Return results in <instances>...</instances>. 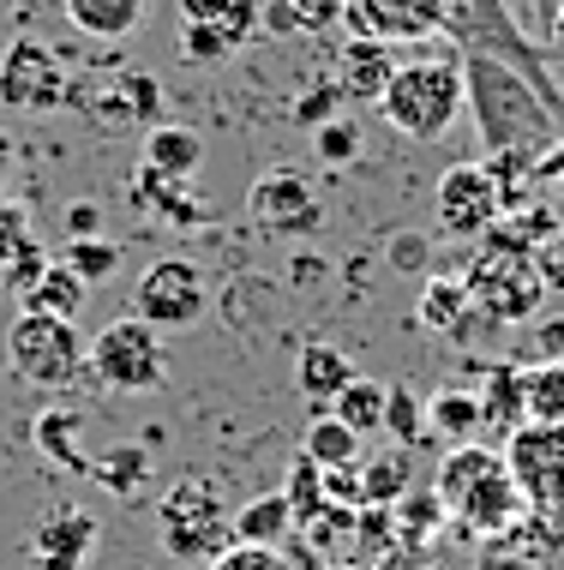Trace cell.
<instances>
[{"label": "cell", "mask_w": 564, "mask_h": 570, "mask_svg": "<svg viewBox=\"0 0 564 570\" xmlns=\"http://www.w3.org/2000/svg\"><path fill=\"white\" fill-rule=\"evenodd\" d=\"M463 109L475 115V132H481L486 157L511 150V157L541 163L553 145H564L558 115L535 97V85H528L523 72L486 60V55H463Z\"/></svg>", "instance_id": "1"}, {"label": "cell", "mask_w": 564, "mask_h": 570, "mask_svg": "<svg viewBox=\"0 0 564 570\" xmlns=\"http://www.w3.org/2000/svg\"><path fill=\"white\" fill-rule=\"evenodd\" d=\"M438 30L456 42V55H486V60H498V67L523 72V79L535 85V97L564 127V90L553 85V67H546L541 42L516 24L511 0H445V24Z\"/></svg>", "instance_id": "2"}, {"label": "cell", "mask_w": 564, "mask_h": 570, "mask_svg": "<svg viewBox=\"0 0 564 570\" xmlns=\"http://www.w3.org/2000/svg\"><path fill=\"white\" fill-rule=\"evenodd\" d=\"M438 504L456 517V529L481 534V541H493V534H505L516 517L528 511L523 492H516L511 469L498 451H486V444H451L445 462H438Z\"/></svg>", "instance_id": "3"}, {"label": "cell", "mask_w": 564, "mask_h": 570, "mask_svg": "<svg viewBox=\"0 0 564 570\" xmlns=\"http://www.w3.org/2000/svg\"><path fill=\"white\" fill-rule=\"evenodd\" d=\"M378 115L403 138H415V145L445 138L456 127V115H463V55L403 60L390 72V85L378 90Z\"/></svg>", "instance_id": "4"}, {"label": "cell", "mask_w": 564, "mask_h": 570, "mask_svg": "<svg viewBox=\"0 0 564 570\" xmlns=\"http://www.w3.org/2000/svg\"><path fill=\"white\" fill-rule=\"evenodd\" d=\"M7 361L19 384L30 391L55 396V391H72L90 366H85V336L72 318H42V313H19L7 331Z\"/></svg>", "instance_id": "5"}, {"label": "cell", "mask_w": 564, "mask_h": 570, "mask_svg": "<svg viewBox=\"0 0 564 570\" xmlns=\"http://www.w3.org/2000/svg\"><path fill=\"white\" fill-rule=\"evenodd\" d=\"M228 504H222V492L217 481H205V474H192V481H180L169 499H162V511H157V541L169 559L180 564H210L217 552L235 541L228 534Z\"/></svg>", "instance_id": "6"}, {"label": "cell", "mask_w": 564, "mask_h": 570, "mask_svg": "<svg viewBox=\"0 0 564 570\" xmlns=\"http://www.w3.org/2000/svg\"><path fill=\"white\" fill-rule=\"evenodd\" d=\"M85 366L97 384H109L120 396H139V391H157L169 379V354H162V336L145 325V318L120 313L109 318L97 336L85 343Z\"/></svg>", "instance_id": "7"}, {"label": "cell", "mask_w": 564, "mask_h": 570, "mask_svg": "<svg viewBox=\"0 0 564 570\" xmlns=\"http://www.w3.org/2000/svg\"><path fill=\"white\" fill-rule=\"evenodd\" d=\"M505 469L528 511L564 522V421H523L505 439Z\"/></svg>", "instance_id": "8"}, {"label": "cell", "mask_w": 564, "mask_h": 570, "mask_svg": "<svg viewBox=\"0 0 564 570\" xmlns=\"http://www.w3.org/2000/svg\"><path fill=\"white\" fill-rule=\"evenodd\" d=\"M258 7L265 0H180L175 12V49L192 67H217L258 37Z\"/></svg>", "instance_id": "9"}, {"label": "cell", "mask_w": 564, "mask_h": 570, "mask_svg": "<svg viewBox=\"0 0 564 570\" xmlns=\"http://www.w3.org/2000/svg\"><path fill=\"white\" fill-rule=\"evenodd\" d=\"M210 306V283L192 258H157V265L139 271V288H132V318H145L150 331H192Z\"/></svg>", "instance_id": "10"}, {"label": "cell", "mask_w": 564, "mask_h": 570, "mask_svg": "<svg viewBox=\"0 0 564 570\" xmlns=\"http://www.w3.org/2000/svg\"><path fill=\"white\" fill-rule=\"evenodd\" d=\"M0 102H7V109H24V115L72 102L67 67H60V55L42 37H12L7 49H0Z\"/></svg>", "instance_id": "11"}, {"label": "cell", "mask_w": 564, "mask_h": 570, "mask_svg": "<svg viewBox=\"0 0 564 570\" xmlns=\"http://www.w3.org/2000/svg\"><path fill=\"white\" fill-rule=\"evenodd\" d=\"M541 265L528 253H486L475 271L463 276L468 301H475L481 318H493V325H516V318H528L541 306Z\"/></svg>", "instance_id": "12"}, {"label": "cell", "mask_w": 564, "mask_h": 570, "mask_svg": "<svg viewBox=\"0 0 564 570\" xmlns=\"http://www.w3.org/2000/svg\"><path fill=\"white\" fill-rule=\"evenodd\" d=\"M433 210H438V228H445V235L481 240V235H493L498 217H505V193L486 175V163H451L445 175H438Z\"/></svg>", "instance_id": "13"}, {"label": "cell", "mask_w": 564, "mask_h": 570, "mask_svg": "<svg viewBox=\"0 0 564 570\" xmlns=\"http://www.w3.org/2000/svg\"><path fill=\"white\" fill-rule=\"evenodd\" d=\"M247 217L265 228V235H313V228L325 223V198L313 193V180L300 175V168H270V175L253 180Z\"/></svg>", "instance_id": "14"}, {"label": "cell", "mask_w": 564, "mask_h": 570, "mask_svg": "<svg viewBox=\"0 0 564 570\" xmlns=\"http://www.w3.org/2000/svg\"><path fill=\"white\" fill-rule=\"evenodd\" d=\"M348 30L373 42H426L445 24V0H348Z\"/></svg>", "instance_id": "15"}, {"label": "cell", "mask_w": 564, "mask_h": 570, "mask_svg": "<svg viewBox=\"0 0 564 570\" xmlns=\"http://www.w3.org/2000/svg\"><path fill=\"white\" fill-rule=\"evenodd\" d=\"M97 552V517L79 504H55L30 534V570H85Z\"/></svg>", "instance_id": "16"}, {"label": "cell", "mask_w": 564, "mask_h": 570, "mask_svg": "<svg viewBox=\"0 0 564 570\" xmlns=\"http://www.w3.org/2000/svg\"><path fill=\"white\" fill-rule=\"evenodd\" d=\"M396 72V49L390 42H373V37H348L343 55H337V85L343 102H378V90L390 85Z\"/></svg>", "instance_id": "17"}, {"label": "cell", "mask_w": 564, "mask_h": 570, "mask_svg": "<svg viewBox=\"0 0 564 570\" xmlns=\"http://www.w3.org/2000/svg\"><path fill=\"white\" fill-rule=\"evenodd\" d=\"M162 90L150 72H115V79L97 85V120L102 127H139V120H157Z\"/></svg>", "instance_id": "18"}, {"label": "cell", "mask_w": 564, "mask_h": 570, "mask_svg": "<svg viewBox=\"0 0 564 570\" xmlns=\"http://www.w3.org/2000/svg\"><path fill=\"white\" fill-rule=\"evenodd\" d=\"M60 12L72 19V30L90 42H127L145 24L150 0H60Z\"/></svg>", "instance_id": "19"}, {"label": "cell", "mask_w": 564, "mask_h": 570, "mask_svg": "<svg viewBox=\"0 0 564 570\" xmlns=\"http://www.w3.org/2000/svg\"><path fill=\"white\" fill-rule=\"evenodd\" d=\"M348 379H355V361H348L337 343H307V348H300L295 384H300V396H307L313 409H330V403H337V396L348 391Z\"/></svg>", "instance_id": "20"}, {"label": "cell", "mask_w": 564, "mask_h": 570, "mask_svg": "<svg viewBox=\"0 0 564 570\" xmlns=\"http://www.w3.org/2000/svg\"><path fill=\"white\" fill-rule=\"evenodd\" d=\"M127 198L145 210V217H162V223H205V205L192 198V180H162L157 168H132V187Z\"/></svg>", "instance_id": "21"}, {"label": "cell", "mask_w": 564, "mask_h": 570, "mask_svg": "<svg viewBox=\"0 0 564 570\" xmlns=\"http://www.w3.org/2000/svg\"><path fill=\"white\" fill-rule=\"evenodd\" d=\"M420 325L438 331V336H456V343L468 336V325H481V313H475V301H468L463 276H426V288H420Z\"/></svg>", "instance_id": "22"}, {"label": "cell", "mask_w": 564, "mask_h": 570, "mask_svg": "<svg viewBox=\"0 0 564 570\" xmlns=\"http://www.w3.org/2000/svg\"><path fill=\"white\" fill-rule=\"evenodd\" d=\"M145 168H157L162 180H192L198 163H205V138L192 127H169V120H157V127L145 132Z\"/></svg>", "instance_id": "23"}, {"label": "cell", "mask_w": 564, "mask_h": 570, "mask_svg": "<svg viewBox=\"0 0 564 570\" xmlns=\"http://www.w3.org/2000/svg\"><path fill=\"white\" fill-rule=\"evenodd\" d=\"M228 534H235L240 547H277L295 534V517H288V499L283 492H265V499H253V504H240L235 517H228Z\"/></svg>", "instance_id": "24"}, {"label": "cell", "mask_w": 564, "mask_h": 570, "mask_svg": "<svg viewBox=\"0 0 564 570\" xmlns=\"http://www.w3.org/2000/svg\"><path fill=\"white\" fill-rule=\"evenodd\" d=\"M85 295H90V288L79 283V276H72L67 265H60V258H49V265H42V276H37V283H30L24 295H19V313H42V318H79Z\"/></svg>", "instance_id": "25"}, {"label": "cell", "mask_w": 564, "mask_h": 570, "mask_svg": "<svg viewBox=\"0 0 564 570\" xmlns=\"http://www.w3.org/2000/svg\"><path fill=\"white\" fill-rule=\"evenodd\" d=\"M85 474L102 492H115V499H132L150 481V456H145V444H109V451H97L85 462Z\"/></svg>", "instance_id": "26"}, {"label": "cell", "mask_w": 564, "mask_h": 570, "mask_svg": "<svg viewBox=\"0 0 564 570\" xmlns=\"http://www.w3.org/2000/svg\"><path fill=\"white\" fill-rule=\"evenodd\" d=\"M300 456L318 462V469H355V462H360V439L348 433L330 409H318L307 421V433H300Z\"/></svg>", "instance_id": "27"}, {"label": "cell", "mask_w": 564, "mask_h": 570, "mask_svg": "<svg viewBox=\"0 0 564 570\" xmlns=\"http://www.w3.org/2000/svg\"><path fill=\"white\" fill-rule=\"evenodd\" d=\"M475 396H481V421L505 426V433H516V426L528 421V409H523V366H511V361L486 366V384Z\"/></svg>", "instance_id": "28"}, {"label": "cell", "mask_w": 564, "mask_h": 570, "mask_svg": "<svg viewBox=\"0 0 564 570\" xmlns=\"http://www.w3.org/2000/svg\"><path fill=\"white\" fill-rule=\"evenodd\" d=\"M475 426H481V396L475 391H433L426 396V439L475 444Z\"/></svg>", "instance_id": "29"}, {"label": "cell", "mask_w": 564, "mask_h": 570, "mask_svg": "<svg viewBox=\"0 0 564 570\" xmlns=\"http://www.w3.org/2000/svg\"><path fill=\"white\" fill-rule=\"evenodd\" d=\"M408 481H415L408 451H385V456L360 462V504L367 511H390L396 499H408Z\"/></svg>", "instance_id": "30"}, {"label": "cell", "mask_w": 564, "mask_h": 570, "mask_svg": "<svg viewBox=\"0 0 564 570\" xmlns=\"http://www.w3.org/2000/svg\"><path fill=\"white\" fill-rule=\"evenodd\" d=\"M79 414L72 409H42L37 414V426H30V439H37V451L49 456V462H60V469H72V474H85V451H79Z\"/></svg>", "instance_id": "31"}, {"label": "cell", "mask_w": 564, "mask_h": 570, "mask_svg": "<svg viewBox=\"0 0 564 570\" xmlns=\"http://www.w3.org/2000/svg\"><path fill=\"white\" fill-rule=\"evenodd\" d=\"M385 391L390 384H378V379H348V391L337 396V403H330V414H337V421L348 426V433L355 439H367V433H385Z\"/></svg>", "instance_id": "32"}, {"label": "cell", "mask_w": 564, "mask_h": 570, "mask_svg": "<svg viewBox=\"0 0 564 570\" xmlns=\"http://www.w3.org/2000/svg\"><path fill=\"white\" fill-rule=\"evenodd\" d=\"M42 265H49V253H42V240L30 235L24 223H12L7 235H0V288H12V295H24V288L42 276Z\"/></svg>", "instance_id": "33"}, {"label": "cell", "mask_w": 564, "mask_h": 570, "mask_svg": "<svg viewBox=\"0 0 564 570\" xmlns=\"http://www.w3.org/2000/svg\"><path fill=\"white\" fill-rule=\"evenodd\" d=\"M60 265H67L72 276H79L85 288H97V283H109V276L120 271V240H109V235L67 240V253H60Z\"/></svg>", "instance_id": "34"}, {"label": "cell", "mask_w": 564, "mask_h": 570, "mask_svg": "<svg viewBox=\"0 0 564 570\" xmlns=\"http://www.w3.org/2000/svg\"><path fill=\"white\" fill-rule=\"evenodd\" d=\"M523 409L528 421H564V361L523 366Z\"/></svg>", "instance_id": "35"}, {"label": "cell", "mask_w": 564, "mask_h": 570, "mask_svg": "<svg viewBox=\"0 0 564 570\" xmlns=\"http://www.w3.org/2000/svg\"><path fill=\"white\" fill-rule=\"evenodd\" d=\"M283 499H288V517H295V529H313V522L325 517V469H318V462H307V456H295Z\"/></svg>", "instance_id": "36"}, {"label": "cell", "mask_w": 564, "mask_h": 570, "mask_svg": "<svg viewBox=\"0 0 564 570\" xmlns=\"http://www.w3.org/2000/svg\"><path fill=\"white\" fill-rule=\"evenodd\" d=\"M385 433L396 439V451L426 444V403L408 391V384H390V391H385Z\"/></svg>", "instance_id": "37"}, {"label": "cell", "mask_w": 564, "mask_h": 570, "mask_svg": "<svg viewBox=\"0 0 564 570\" xmlns=\"http://www.w3.org/2000/svg\"><path fill=\"white\" fill-rule=\"evenodd\" d=\"M313 150H318V163H330V168L355 163V157H360V127H355L348 115L325 120V127H313Z\"/></svg>", "instance_id": "38"}, {"label": "cell", "mask_w": 564, "mask_h": 570, "mask_svg": "<svg viewBox=\"0 0 564 570\" xmlns=\"http://www.w3.org/2000/svg\"><path fill=\"white\" fill-rule=\"evenodd\" d=\"M205 570H295V564H288L277 547H240V541H228Z\"/></svg>", "instance_id": "39"}, {"label": "cell", "mask_w": 564, "mask_h": 570, "mask_svg": "<svg viewBox=\"0 0 564 570\" xmlns=\"http://www.w3.org/2000/svg\"><path fill=\"white\" fill-rule=\"evenodd\" d=\"M337 109H343V90L337 85H318L307 102H295V120H300V127H325V120H337Z\"/></svg>", "instance_id": "40"}, {"label": "cell", "mask_w": 564, "mask_h": 570, "mask_svg": "<svg viewBox=\"0 0 564 570\" xmlns=\"http://www.w3.org/2000/svg\"><path fill=\"white\" fill-rule=\"evenodd\" d=\"M438 517H445V504H438V492H426V499H408V504H403L396 529H403V534H433Z\"/></svg>", "instance_id": "41"}, {"label": "cell", "mask_w": 564, "mask_h": 570, "mask_svg": "<svg viewBox=\"0 0 564 570\" xmlns=\"http://www.w3.org/2000/svg\"><path fill=\"white\" fill-rule=\"evenodd\" d=\"M475 570H553V564H535V559H523V552L486 541V547H481V559H475Z\"/></svg>", "instance_id": "42"}, {"label": "cell", "mask_w": 564, "mask_h": 570, "mask_svg": "<svg viewBox=\"0 0 564 570\" xmlns=\"http://www.w3.org/2000/svg\"><path fill=\"white\" fill-rule=\"evenodd\" d=\"M390 265L396 271H426V240L420 235H396L390 240Z\"/></svg>", "instance_id": "43"}, {"label": "cell", "mask_w": 564, "mask_h": 570, "mask_svg": "<svg viewBox=\"0 0 564 570\" xmlns=\"http://www.w3.org/2000/svg\"><path fill=\"white\" fill-rule=\"evenodd\" d=\"M67 228H72V240L102 235V210H97V205H72V210H67Z\"/></svg>", "instance_id": "44"}, {"label": "cell", "mask_w": 564, "mask_h": 570, "mask_svg": "<svg viewBox=\"0 0 564 570\" xmlns=\"http://www.w3.org/2000/svg\"><path fill=\"white\" fill-rule=\"evenodd\" d=\"M12 157H19V145H12V132H7V127H0V180H7V175H12Z\"/></svg>", "instance_id": "45"}, {"label": "cell", "mask_w": 564, "mask_h": 570, "mask_svg": "<svg viewBox=\"0 0 564 570\" xmlns=\"http://www.w3.org/2000/svg\"><path fill=\"white\" fill-rule=\"evenodd\" d=\"M12 223H24V210H19V205H7V198H0V235H7Z\"/></svg>", "instance_id": "46"}, {"label": "cell", "mask_w": 564, "mask_h": 570, "mask_svg": "<svg viewBox=\"0 0 564 570\" xmlns=\"http://www.w3.org/2000/svg\"><path fill=\"white\" fill-rule=\"evenodd\" d=\"M558 37H564V12H558Z\"/></svg>", "instance_id": "47"}, {"label": "cell", "mask_w": 564, "mask_h": 570, "mask_svg": "<svg viewBox=\"0 0 564 570\" xmlns=\"http://www.w3.org/2000/svg\"><path fill=\"white\" fill-rule=\"evenodd\" d=\"M558 12H564V0H558Z\"/></svg>", "instance_id": "48"}, {"label": "cell", "mask_w": 564, "mask_h": 570, "mask_svg": "<svg viewBox=\"0 0 564 570\" xmlns=\"http://www.w3.org/2000/svg\"><path fill=\"white\" fill-rule=\"evenodd\" d=\"M55 7H60V0H55Z\"/></svg>", "instance_id": "49"}]
</instances>
